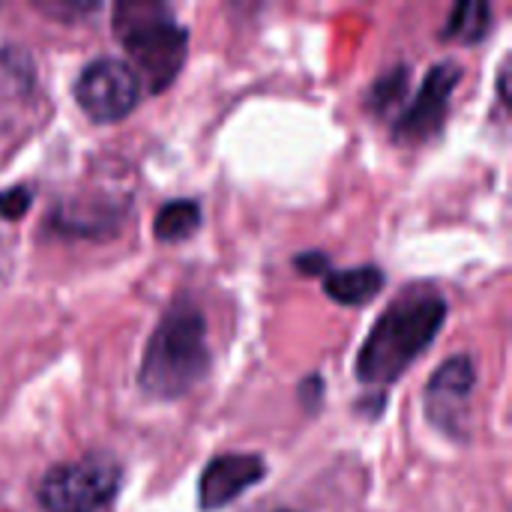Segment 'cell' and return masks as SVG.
I'll return each mask as SVG.
<instances>
[{
  "label": "cell",
  "mask_w": 512,
  "mask_h": 512,
  "mask_svg": "<svg viewBox=\"0 0 512 512\" xmlns=\"http://www.w3.org/2000/svg\"><path fill=\"white\" fill-rule=\"evenodd\" d=\"M447 321V300L429 285H408L372 324L357 351V381L366 387L396 384L417 357L438 339Z\"/></svg>",
  "instance_id": "obj_1"
},
{
  "label": "cell",
  "mask_w": 512,
  "mask_h": 512,
  "mask_svg": "<svg viewBox=\"0 0 512 512\" xmlns=\"http://www.w3.org/2000/svg\"><path fill=\"white\" fill-rule=\"evenodd\" d=\"M210 360L207 318L189 297H180L168 306L147 339L138 387L156 402L183 399L207 378Z\"/></svg>",
  "instance_id": "obj_2"
},
{
  "label": "cell",
  "mask_w": 512,
  "mask_h": 512,
  "mask_svg": "<svg viewBox=\"0 0 512 512\" xmlns=\"http://www.w3.org/2000/svg\"><path fill=\"white\" fill-rule=\"evenodd\" d=\"M111 24L123 51L144 72L150 90H168L186 63L189 45V33L171 9L156 0H123L114 6Z\"/></svg>",
  "instance_id": "obj_3"
},
{
  "label": "cell",
  "mask_w": 512,
  "mask_h": 512,
  "mask_svg": "<svg viewBox=\"0 0 512 512\" xmlns=\"http://www.w3.org/2000/svg\"><path fill=\"white\" fill-rule=\"evenodd\" d=\"M123 486V468L105 453L78 462L54 465L36 486V501L45 512H102Z\"/></svg>",
  "instance_id": "obj_4"
},
{
  "label": "cell",
  "mask_w": 512,
  "mask_h": 512,
  "mask_svg": "<svg viewBox=\"0 0 512 512\" xmlns=\"http://www.w3.org/2000/svg\"><path fill=\"white\" fill-rule=\"evenodd\" d=\"M138 96V72L117 57H99L87 63L75 81V102L93 123H117L129 117L138 105Z\"/></svg>",
  "instance_id": "obj_5"
},
{
  "label": "cell",
  "mask_w": 512,
  "mask_h": 512,
  "mask_svg": "<svg viewBox=\"0 0 512 512\" xmlns=\"http://www.w3.org/2000/svg\"><path fill=\"white\" fill-rule=\"evenodd\" d=\"M459 81H462V66L456 60L435 63L426 72L414 102L393 123V138L399 144H426V141L438 138L444 132L450 102H453Z\"/></svg>",
  "instance_id": "obj_6"
},
{
  "label": "cell",
  "mask_w": 512,
  "mask_h": 512,
  "mask_svg": "<svg viewBox=\"0 0 512 512\" xmlns=\"http://www.w3.org/2000/svg\"><path fill=\"white\" fill-rule=\"evenodd\" d=\"M477 384L474 360L465 354L450 357L444 366H438L423 390V408L426 420L447 438L462 441L465 438V414L471 405V393Z\"/></svg>",
  "instance_id": "obj_7"
},
{
  "label": "cell",
  "mask_w": 512,
  "mask_h": 512,
  "mask_svg": "<svg viewBox=\"0 0 512 512\" xmlns=\"http://www.w3.org/2000/svg\"><path fill=\"white\" fill-rule=\"evenodd\" d=\"M267 477V462L258 453H225L207 462L198 477V510L216 512L231 507L243 492Z\"/></svg>",
  "instance_id": "obj_8"
},
{
  "label": "cell",
  "mask_w": 512,
  "mask_h": 512,
  "mask_svg": "<svg viewBox=\"0 0 512 512\" xmlns=\"http://www.w3.org/2000/svg\"><path fill=\"white\" fill-rule=\"evenodd\" d=\"M387 285V276L375 264L351 267V270H330L324 276V294L339 306H366L372 303Z\"/></svg>",
  "instance_id": "obj_9"
},
{
  "label": "cell",
  "mask_w": 512,
  "mask_h": 512,
  "mask_svg": "<svg viewBox=\"0 0 512 512\" xmlns=\"http://www.w3.org/2000/svg\"><path fill=\"white\" fill-rule=\"evenodd\" d=\"M36 87V60L21 45H0V96L24 99Z\"/></svg>",
  "instance_id": "obj_10"
},
{
  "label": "cell",
  "mask_w": 512,
  "mask_h": 512,
  "mask_svg": "<svg viewBox=\"0 0 512 512\" xmlns=\"http://www.w3.org/2000/svg\"><path fill=\"white\" fill-rule=\"evenodd\" d=\"M492 30V6L483 0H462L453 6V15L447 21V27L441 30V39L447 42H483Z\"/></svg>",
  "instance_id": "obj_11"
},
{
  "label": "cell",
  "mask_w": 512,
  "mask_h": 512,
  "mask_svg": "<svg viewBox=\"0 0 512 512\" xmlns=\"http://www.w3.org/2000/svg\"><path fill=\"white\" fill-rule=\"evenodd\" d=\"M201 228V207L192 198H174L159 207L153 219V234L162 243H180L189 240Z\"/></svg>",
  "instance_id": "obj_12"
},
{
  "label": "cell",
  "mask_w": 512,
  "mask_h": 512,
  "mask_svg": "<svg viewBox=\"0 0 512 512\" xmlns=\"http://www.w3.org/2000/svg\"><path fill=\"white\" fill-rule=\"evenodd\" d=\"M408 93V66H396L390 72H384L369 90H366V108L372 114H390L396 105H402Z\"/></svg>",
  "instance_id": "obj_13"
},
{
  "label": "cell",
  "mask_w": 512,
  "mask_h": 512,
  "mask_svg": "<svg viewBox=\"0 0 512 512\" xmlns=\"http://www.w3.org/2000/svg\"><path fill=\"white\" fill-rule=\"evenodd\" d=\"M30 201H33V195H30V189H27V186H15V189L0 192V219H6V222H18V219L27 213Z\"/></svg>",
  "instance_id": "obj_14"
},
{
  "label": "cell",
  "mask_w": 512,
  "mask_h": 512,
  "mask_svg": "<svg viewBox=\"0 0 512 512\" xmlns=\"http://www.w3.org/2000/svg\"><path fill=\"white\" fill-rule=\"evenodd\" d=\"M297 396H300L303 408H306L309 414H315L318 405H321V399H324V378H321V375H309V378L300 384Z\"/></svg>",
  "instance_id": "obj_15"
},
{
  "label": "cell",
  "mask_w": 512,
  "mask_h": 512,
  "mask_svg": "<svg viewBox=\"0 0 512 512\" xmlns=\"http://www.w3.org/2000/svg\"><path fill=\"white\" fill-rule=\"evenodd\" d=\"M294 270L303 276H321V273H330V258L324 252H303L294 258Z\"/></svg>",
  "instance_id": "obj_16"
},
{
  "label": "cell",
  "mask_w": 512,
  "mask_h": 512,
  "mask_svg": "<svg viewBox=\"0 0 512 512\" xmlns=\"http://www.w3.org/2000/svg\"><path fill=\"white\" fill-rule=\"evenodd\" d=\"M498 96L504 105H510V60H504L498 69Z\"/></svg>",
  "instance_id": "obj_17"
}]
</instances>
